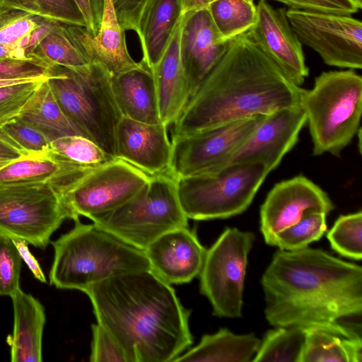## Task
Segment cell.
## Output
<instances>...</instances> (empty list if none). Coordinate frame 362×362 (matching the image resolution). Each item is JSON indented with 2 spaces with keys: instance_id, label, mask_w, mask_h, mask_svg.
I'll return each mask as SVG.
<instances>
[{
  "instance_id": "cell-1",
  "label": "cell",
  "mask_w": 362,
  "mask_h": 362,
  "mask_svg": "<svg viewBox=\"0 0 362 362\" xmlns=\"http://www.w3.org/2000/svg\"><path fill=\"white\" fill-rule=\"evenodd\" d=\"M265 317L274 327H298L361 337L339 320L361 315L362 269L319 249L279 250L264 272Z\"/></svg>"
},
{
  "instance_id": "cell-2",
  "label": "cell",
  "mask_w": 362,
  "mask_h": 362,
  "mask_svg": "<svg viewBox=\"0 0 362 362\" xmlns=\"http://www.w3.org/2000/svg\"><path fill=\"white\" fill-rule=\"evenodd\" d=\"M83 293L97 322L129 362H173L192 344L190 311L171 285L150 270L110 278Z\"/></svg>"
},
{
  "instance_id": "cell-3",
  "label": "cell",
  "mask_w": 362,
  "mask_h": 362,
  "mask_svg": "<svg viewBox=\"0 0 362 362\" xmlns=\"http://www.w3.org/2000/svg\"><path fill=\"white\" fill-rule=\"evenodd\" d=\"M304 91L243 33L228 41L222 58L173 123L172 137L300 106Z\"/></svg>"
},
{
  "instance_id": "cell-4",
  "label": "cell",
  "mask_w": 362,
  "mask_h": 362,
  "mask_svg": "<svg viewBox=\"0 0 362 362\" xmlns=\"http://www.w3.org/2000/svg\"><path fill=\"white\" fill-rule=\"evenodd\" d=\"M74 227L51 242L54 259L50 285L84 292L110 278L150 270L143 250L132 246L95 223L74 221Z\"/></svg>"
},
{
  "instance_id": "cell-5",
  "label": "cell",
  "mask_w": 362,
  "mask_h": 362,
  "mask_svg": "<svg viewBox=\"0 0 362 362\" xmlns=\"http://www.w3.org/2000/svg\"><path fill=\"white\" fill-rule=\"evenodd\" d=\"M48 82L64 113L82 135L117 157L116 132L122 115L115 99L111 75L91 62L78 69L54 65Z\"/></svg>"
},
{
  "instance_id": "cell-6",
  "label": "cell",
  "mask_w": 362,
  "mask_h": 362,
  "mask_svg": "<svg viewBox=\"0 0 362 362\" xmlns=\"http://www.w3.org/2000/svg\"><path fill=\"white\" fill-rule=\"evenodd\" d=\"M313 144V154L339 156L358 133L362 78L353 69L322 72L300 103Z\"/></svg>"
},
{
  "instance_id": "cell-7",
  "label": "cell",
  "mask_w": 362,
  "mask_h": 362,
  "mask_svg": "<svg viewBox=\"0 0 362 362\" xmlns=\"http://www.w3.org/2000/svg\"><path fill=\"white\" fill-rule=\"evenodd\" d=\"M90 219L124 243L143 250L163 234L188 226V218L179 201L176 179L169 173L151 176L124 204Z\"/></svg>"
},
{
  "instance_id": "cell-8",
  "label": "cell",
  "mask_w": 362,
  "mask_h": 362,
  "mask_svg": "<svg viewBox=\"0 0 362 362\" xmlns=\"http://www.w3.org/2000/svg\"><path fill=\"white\" fill-rule=\"evenodd\" d=\"M269 173L259 163H238L176 179L182 209L189 219L227 218L245 211Z\"/></svg>"
},
{
  "instance_id": "cell-9",
  "label": "cell",
  "mask_w": 362,
  "mask_h": 362,
  "mask_svg": "<svg viewBox=\"0 0 362 362\" xmlns=\"http://www.w3.org/2000/svg\"><path fill=\"white\" fill-rule=\"evenodd\" d=\"M66 218L71 219V213L52 185H0V237L44 249Z\"/></svg>"
},
{
  "instance_id": "cell-10",
  "label": "cell",
  "mask_w": 362,
  "mask_h": 362,
  "mask_svg": "<svg viewBox=\"0 0 362 362\" xmlns=\"http://www.w3.org/2000/svg\"><path fill=\"white\" fill-rule=\"evenodd\" d=\"M255 235L227 228L206 254L200 279V291L219 317H241L244 280Z\"/></svg>"
},
{
  "instance_id": "cell-11",
  "label": "cell",
  "mask_w": 362,
  "mask_h": 362,
  "mask_svg": "<svg viewBox=\"0 0 362 362\" xmlns=\"http://www.w3.org/2000/svg\"><path fill=\"white\" fill-rule=\"evenodd\" d=\"M151 176L119 158L86 170L65 186L60 194L76 221L112 211L134 196Z\"/></svg>"
},
{
  "instance_id": "cell-12",
  "label": "cell",
  "mask_w": 362,
  "mask_h": 362,
  "mask_svg": "<svg viewBox=\"0 0 362 362\" xmlns=\"http://www.w3.org/2000/svg\"><path fill=\"white\" fill-rule=\"evenodd\" d=\"M288 22L301 44L314 49L329 66L362 67V22L351 15L288 8Z\"/></svg>"
},
{
  "instance_id": "cell-13",
  "label": "cell",
  "mask_w": 362,
  "mask_h": 362,
  "mask_svg": "<svg viewBox=\"0 0 362 362\" xmlns=\"http://www.w3.org/2000/svg\"><path fill=\"white\" fill-rule=\"evenodd\" d=\"M264 116L247 118L192 134L172 137L170 175L177 179L218 170L252 134Z\"/></svg>"
},
{
  "instance_id": "cell-14",
  "label": "cell",
  "mask_w": 362,
  "mask_h": 362,
  "mask_svg": "<svg viewBox=\"0 0 362 362\" xmlns=\"http://www.w3.org/2000/svg\"><path fill=\"white\" fill-rule=\"evenodd\" d=\"M334 207L328 194L303 175L276 183L260 209V229L265 243L274 246L280 231L310 213L327 215Z\"/></svg>"
},
{
  "instance_id": "cell-15",
  "label": "cell",
  "mask_w": 362,
  "mask_h": 362,
  "mask_svg": "<svg viewBox=\"0 0 362 362\" xmlns=\"http://www.w3.org/2000/svg\"><path fill=\"white\" fill-rule=\"evenodd\" d=\"M305 124L306 117L300 106L264 115L252 134L218 170L229 165L259 163L270 173L296 145Z\"/></svg>"
},
{
  "instance_id": "cell-16",
  "label": "cell",
  "mask_w": 362,
  "mask_h": 362,
  "mask_svg": "<svg viewBox=\"0 0 362 362\" xmlns=\"http://www.w3.org/2000/svg\"><path fill=\"white\" fill-rule=\"evenodd\" d=\"M256 8V22L247 35L289 81L300 86L309 69L302 44L286 17V10L274 8L267 0H259Z\"/></svg>"
},
{
  "instance_id": "cell-17",
  "label": "cell",
  "mask_w": 362,
  "mask_h": 362,
  "mask_svg": "<svg viewBox=\"0 0 362 362\" xmlns=\"http://www.w3.org/2000/svg\"><path fill=\"white\" fill-rule=\"evenodd\" d=\"M228 43L215 27L207 7L184 13L180 56L190 98L222 58Z\"/></svg>"
},
{
  "instance_id": "cell-18",
  "label": "cell",
  "mask_w": 362,
  "mask_h": 362,
  "mask_svg": "<svg viewBox=\"0 0 362 362\" xmlns=\"http://www.w3.org/2000/svg\"><path fill=\"white\" fill-rule=\"evenodd\" d=\"M150 271L166 283L183 284L198 276L206 249L188 226L171 230L144 250Z\"/></svg>"
},
{
  "instance_id": "cell-19",
  "label": "cell",
  "mask_w": 362,
  "mask_h": 362,
  "mask_svg": "<svg viewBox=\"0 0 362 362\" xmlns=\"http://www.w3.org/2000/svg\"><path fill=\"white\" fill-rule=\"evenodd\" d=\"M168 126L122 117L116 132L117 157L150 176L170 173L172 144Z\"/></svg>"
},
{
  "instance_id": "cell-20",
  "label": "cell",
  "mask_w": 362,
  "mask_h": 362,
  "mask_svg": "<svg viewBox=\"0 0 362 362\" xmlns=\"http://www.w3.org/2000/svg\"><path fill=\"white\" fill-rule=\"evenodd\" d=\"M74 32L91 62L104 68L112 76L139 67L130 56L125 30L115 13L112 0H105L100 29L92 36L86 27L73 25Z\"/></svg>"
},
{
  "instance_id": "cell-21",
  "label": "cell",
  "mask_w": 362,
  "mask_h": 362,
  "mask_svg": "<svg viewBox=\"0 0 362 362\" xmlns=\"http://www.w3.org/2000/svg\"><path fill=\"white\" fill-rule=\"evenodd\" d=\"M182 21L183 17L161 59L152 69L160 119L168 127L177 119L190 98L180 56Z\"/></svg>"
},
{
  "instance_id": "cell-22",
  "label": "cell",
  "mask_w": 362,
  "mask_h": 362,
  "mask_svg": "<svg viewBox=\"0 0 362 362\" xmlns=\"http://www.w3.org/2000/svg\"><path fill=\"white\" fill-rule=\"evenodd\" d=\"M138 68L111 76L112 93L122 117L148 124L161 123L152 70Z\"/></svg>"
},
{
  "instance_id": "cell-23",
  "label": "cell",
  "mask_w": 362,
  "mask_h": 362,
  "mask_svg": "<svg viewBox=\"0 0 362 362\" xmlns=\"http://www.w3.org/2000/svg\"><path fill=\"white\" fill-rule=\"evenodd\" d=\"M182 0H146L136 33L141 49V62L151 70L163 55L183 17Z\"/></svg>"
},
{
  "instance_id": "cell-24",
  "label": "cell",
  "mask_w": 362,
  "mask_h": 362,
  "mask_svg": "<svg viewBox=\"0 0 362 362\" xmlns=\"http://www.w3.org/2000/svg\"><path fill=\"white\" fill-rule=\"evenodd\" d=\"M13 308V332L8 337L12 362H40L46 321L45 308L31 294L19 288L11 296Z\"/></svg>"
},
{
  "instance_id": "cell-25",
  "label": "cell",
  "mask_w": 362,
  "mask_h": 362,
  "mask_svg": "<svg viewBox=\"0 0 362 362\" xmlns=\"http://www.w3.org/2000/svg\"><path fill=\"white\" fill-rule=\"evenodd\" d=\"M86 170H88L70 163L49 148L41 154L21 158L0 169V185L45 182L59 192Z\"/></svg>"
},
{
  "instance_id": "cell-26",
  "label": "cell",
  "mask_w": 362,
  "mask_h": 362,
  "mask_svg": "<svg viewBox=\"0 0 362 362\" xmlns=\"http://www.w3.org/2000/svg\"><path fill=\"white\" fill-rule=\"evenodd\" d=\"M261 340L254 334H236L227 328L204 334L194 347L174 361L249 362L252 361Z\"/></svg>"
},
{
  "instance_id": "cell-27",
  "label": "cell",
  "mask_w": 362,
  "mask_h": 362,
  "mask_svg": "<svg viewBox=\"0 0 362 362\" xmlns=\"http://www.w3.org/2000/svg\"><path fill=\"white\" fill-rule=\"evenodd\" d=\"M48 78L39 86L18 117L38 129L51 141L65 136H83L58 104Z\"/></svg>"
},
{
  "instance_id": "cell-28",
  "label": "cell",
  "mask_w": 362,
  "mask_h": 362,
  "mask_svg": "<svg viewBox=\"0 0 362 362\" xmlns=\"http://www.w3.org/2000/svg\"><path fill=\"white\" fill-rule=\"evenodd\" d=\"M30 57L42 61L49 68L59 65L78 69L91 63L74 32L73 24L62 22L37 45Z\"/></svg>"
},
{
  "instance_id": "cell-29",
  "label": "cell",
  "mask_w": 362,
  "mask_h": 362,
  "mask_svg": "<svg viewBox=\"0 0 362 362\" xmlns=\"http://www.w3.org/2000/svg\"><path fill=\"white\" fill-rule=\"evenodd\" d=\"M361 337L347 338L317 329H307L301 362H361Z\"/></svg>"
},
{
  "instance_id": "cell-30",
  "label": "cell",
  "mask_w": 362,
  "mask_h": 362,
  "mask_svg": "<svg viewBox=\"0 0 362 362\" xmlns=\"http://www.w3.org/2000/svg\"><path fill=\"white\" fill-rule=\"evenodd\" d=\"M307 329L298 327H276L261 340L253 362H301Z\"/></svg>"
},
{
  "instance_id": "cell-31",
  "label": "cell",
  "mask_w": 362,
  "mask_h": 362,
  "mask_svg": "<svg viewBox=\"0 0 362 362\" xmlns=\"http://www.w3.org/2000/svg\"><path fill=\"white\" fill-rule=\"evenodd\" d=\"M221 37L230 40L247 33L257 20V8L248 0H215L207 6Z\"/></svg>"
},
{
  "instance_id": "cell-32",
  "label": "cell",
  "mask_w": 362,
  "mask_h": 362,
  "mask_svg": "<svg viewBox=\"0 0 362 362\" xmlns=\"http://www.w3.org/2000/svg\"><path fill=\"white\" fill-rule=\"evenodd\" d=\"M49 149L70 163L90 170L116 158L105 152L92 140L80 135H69L52 141Z\"/></svg>"
},
{
  "instance_id": "cell-33",
  "label": "cell",
  "mask_w": 362,
  "mask_h": 362,
  "mask_svg": "<svg viewBox=\"0 0 362 362\" xmlns=\"http://www.w3.org/2000/svg\"><path fill=\"white\" fill-rule=\"evenodd\" d=\"M0 6L17 8L65 23L86 26L74 0H0Z\"/></svg>"
},
{
  "instance_id": "cell-34",
  "label": "cell",
  "mask_w": 362,
  "mask_h": 362,
  "mask_svg": "<svg viewBox=\"0 0 362 362\" xmlns=\"http://www.w3.org/2000/svg\"><path fill=\"white\" fill-rule=\"evenodd\" d=\"M326 214L313 212L303 216L295 224L276 234L274 246L279 250L293 251L307 247L321 238L326 231Z\"/></svg>"
},
{
  "instance_id": "cell-35",
  "label": "cell",
  "mask_w": 362,
  "mask_h": 362,
  "mask_svg": "<svg viewBox=\"0 0 362 362\" xmlns=\"http://www.w3.org/2000/svg\"><path fill=\"white\" fill-rule=\"evenodd\" d=\"M332 248L342 256L355 260L362 258V212L339 216L328 231Z\"/></svg>"
},
{
  "instance_id": "cell-36",
  "label": "cell",
  "mask_w": 362,
  "mask_h": 362,
  "mask_svg": "<svg viewBox=\"0 0 362 362\" xmlns=\"http://www.w3.org/2000/svg\"><path fill=\"white\" fill-rule=\"evenodd\" d=\"M47 19L17 8L0 6V44L18 49V43Z\"/></svg>"
},
{
  "instance_id": "cell-37",
  "label": "cell",
  "mask_w": 362,
  "mask_h": 362,
  "mask_svg": "<svg viewBox=\"0 0 362 362\" xmlns=\"http://www.w3.org/2000/svg\"><path fill=\"white\" fill-rule=\"evenodd\" d=\"M48 77L0 87V128L18 116L39 86Z\"/></svg>"
},
{
  "instance_id": "cell-38",
  "label": "cell",
  "mask_w": 362,
  "mask_h": 362,
  "mask_svg": "<svg viewBox=\"0 0 362 362\" xmlns=\"http://www.w3.org/2000/svg\"><path fill=\"white\" fill-rule=\"evenodd\" d=\"M28 155L41 154L49 148L51 141L36 127L16 117L0 128Z\"/></svg>"
},
{
  "instance_id": "cell-39",
  "label": "cell",
  "mask_w": 362,
  "mask_h": 362,
  "mask_svg": "<svg viewBox=\"0 0 362 362\" xmlns=\"http://www.w3.org/2000/svg\"><path fill=\"white\" fill-rule=\"evenodd\" d=\"M22 258L11 239L0 237V296H11L20 288Z\"/></svg>"
},
{
  "instance_id": "cell-40",
  "label": "cell",
  "mask_w": 362,
  "mask_h": 362,
  "mask_svg": "<svg viewBox=\"0 0 362 362\" xmlns=\"http://www.w3.org/2000/svg\"><path fill=\"white\" fill-rule=\"evenodd\" d=\"M92 342L90 361L92 362H129L119 344L101 325H91Z\"/></svg>"
},
{
  "instance_id": "cell-41",
  "label": "cell",
  "mask_w": 362,
  "mask_h": 362,
  "mask_svg": "<svg viewBox=\"0 0 362 362\" xmlns=\"http://www.w3.org/2000/svg\"><path fill=\"white\" fill-rule=\"evenodd\" d=\"M49 66L35 57L0 60V81L34 79L48 76Z\"/></svg>"
},
{
  "instance_id": "cell-42",
  "label": "cell",
  "mask_w": 362,
  "mask_h": 362,
  "mask_svg": "<svg viewBox=\"0 0 362 362\" xmlns=\"http://www.w3.org/2000/svg\"><path fill=\"white\" fill-rule=\"evenodd\" d=\"M289 6V8L317 11L340 15H351L360 8L352 0H272Z\"/></svg>"
},
{
  "instance_id": "cell-43",
  "label": "cell",
  "mask_w": 362,
  "mask_h": 362,
  "mask_svg": "<svg viewBox=\"0 0 362 362\" xmlns=\"http://www.w3.org/2000/svg\"><path fill=\"white\" fill-rule=\"evenodd\" d=\"M146 0H112L119 23L124 30L136 33L139 18Z\"/></svg>"
},
{
  "instance_id": "cell-44",
  "label": "cell",
  "mask_w": 362,
  "mask_h": 362,
  "mask_svg": "<svg viewBox=\"0 0 362 362\" xmlns=\"http://www.w3.org/2000/svg\"><path fill=\"white\" fill-rule=\"evenodd\" d=\"M80 8L86 28L92 36H95L100 29L105 0H74Z\"/></svg>"
},
{
  "instance_id": "cell-45",
  "label": "cell",
  "mask_w": 362,
  "mask_h": 362,
  "mask_svg": "<svg viewBox=\"0 0 362 362\" xmlns=\"http://www.w3.org/2000/svg\"><path fill=\"white\" fill-rule=\"evenodd\" d=\"M28 155L0 130V169Z\"/></svg>"
},
{
  "instance_id": "cell-46",
  "label": "cell",
  "mask_w": 362,
  "mask_h": 362,
  "mask_svg": "<svg viewBox=\"0 0 362 362\" xmlns=\"http://www.w3.org/2000/svg\"><path fill=\"white\" fill-rule=\"evenodd\" d=\"M22 259L26 263L34 277L42 283H47L46 277L37 260L30 252L28 243L22 240H12Z\"/></svg>"
},
{
  "instance_id": "cell-47",
  "label": "cell",
  "mask_w": 362,
  "mask_h": 362,
  "mask_svg": "<svg viewBox=\"0 0 362 362\" xmlns=\"http://www.w3.org/2000/svg\"><path fill=\"white\" fill-rule=\"evenodd\" d=\"M183 13L207 7L210 3L215 0H182ZM253 1V0H248Z\"/></svg>"
},
{
  "instance_id": "cell-48",
  "label": "cell",
  "mask_w": 362,
  "mask_h": 362,
  "mask_svg": "<svg viewBox=\"0 0 362 362\" xmlns=\"http://www.w3.org/2000/svg\"><path fill=\"white\" fill-rule=\"evenodd\" d=\"M6 59H28L18 49L0 44V60Z\"/></svg>"
},
{
  "instance_id": "cell-49",
  "label": "cell",
  "mask_w": 362,
  "mask_h": 362,
  "mask_svg": "<svg viewBox=\"0 0 362 362\" xmlns=\"http://www.w3.org/2000/svg\"><path fill=\"white\" fill-rule=\"evenodd\" d=\"M359 8H362V0H352Z\"/></svg>"
}]
</instances>
